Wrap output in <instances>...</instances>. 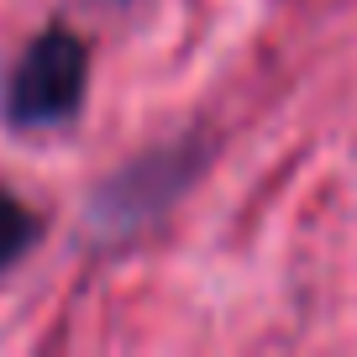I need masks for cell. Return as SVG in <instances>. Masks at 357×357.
Wrapping results in <instances>:
<instances>
[{"label":"cell","mask_w":357,"mask_h":357,"mask_svg":"<svg viewBox=\"0 0 357 357\" xmlns=\"http://www.w3.org/2000/svg\"><path fill=\"white\" fill-rule=\"evenodd\" d=\"M89 84V53L74 32H43L22 53L11 84H6V116L16 126H53L68 121L84 100Z\"/></svg>","instance_id":"1"},{"label":"cell","mask_w":357,"mask_h":357,"mask_svg":"<svg viewBox=\"0 0 357 357\" xmlns=\"http://www.w3.org/2000/svg\"><path fill=\"white\" fill-rule=\"evenodd\" d=\"M32 236H37V221H32V211H26L16 195H6L0 190V268H11L16 257L32 247Z\"/></svg>","instance_id":"2"}]
</instances>
